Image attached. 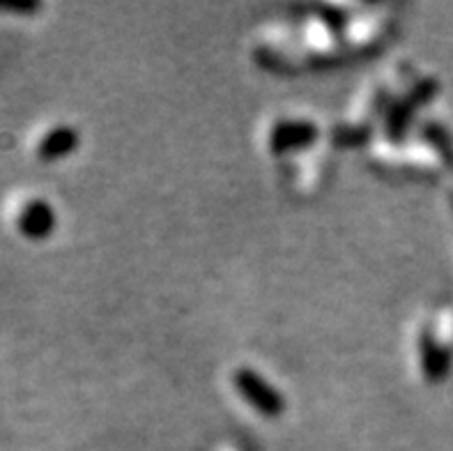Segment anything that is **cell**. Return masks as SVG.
I'll use <instances>...</instances> for the list:
<instances>
[{"instance_id": "cell-2", "label": "cell", "mask_w": 453, "mask_h": 451, "mask_svg": "<svg viewBox=\"0 0 453 451\" xmlns=\"http://www.w3.org/2000/svg\"><path fill=\"white\" fill-rule=\"evenodd\" d=\"M19 229L26 235H42L51 229L53 217L49 206H44L42 200H28L23 210L19 212Z\"/></svg>"}, {"instance_id": "cell-1", "label": "cell", "mask_w": 453, "mask_h": 451, "mask_svg": "<svg viewBox=\"0 0 453 451\" xmlns=\"http://www.w3.org/2000/svg\"><path fill=\"white\" fill-rule=\"evenodd\" d=\"M237 385H240L242 394L247 396L251 403H256V408H258L260 412H265V415H276V412L281 410L279 396H276L272 389H267L270 385L265 387V385L260 383V377L253 376L251 371L244 373V376H240Z\"/></svg>"}, {"instance_id": "cell-3", "label": "cell", "mask_w": 453, "mask_h": 451, "mask_svg": "<svg viewBox=\"0 0 453 451\" xmlns=\"http://www.w3.org/2000/svg\"><path fill=\"white\" fill-rule=\"evenodd\" d=\"M72 148V134L67 132V129H63V127H58L56 132L46 134L44 138L40 141V154L44 157V159H53V157H58V154H65L67 150Z\"/></svg>"}]
</instances>
